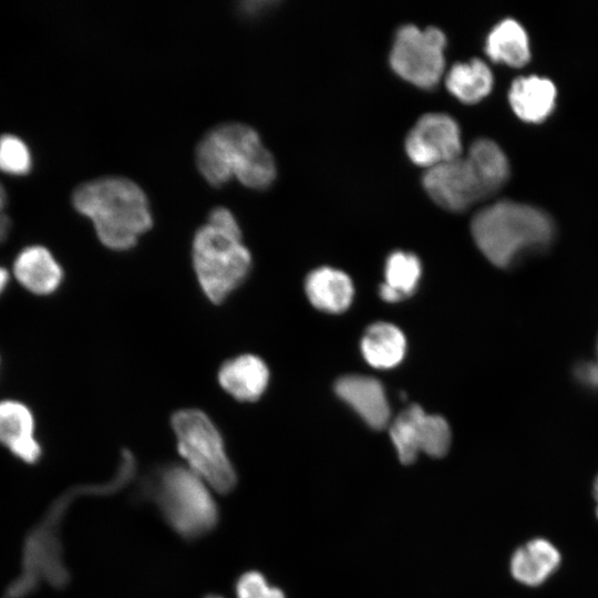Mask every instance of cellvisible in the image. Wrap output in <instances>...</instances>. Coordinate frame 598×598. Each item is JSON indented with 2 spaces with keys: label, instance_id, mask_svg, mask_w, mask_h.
<instances>
[{
  "label": "cell",
  "instance_id": "28",
  "mask_svg": "<svg viewBox=\"0 0 598 598\" xmlns=\"http://www.w3.org/2000/svg\"><path fill=\"white\" fill-rule=\"evenodd\" d=\"M7 200V194L3 185L0 183V212H2Z\"/></svg>",
  "mask_w": 598,
  "mask_h": 598
},
{
  "label": "cell",
  "instance_id": "5",
  "mask_svg": "<svg viewBox=\"0 0 598 598\" xmlns=\"http://www.w3.org/2000/svg\"><path fill=\"white\" fill-rule=\"evenodd\" d=\"M134 477L133 470L120 464L114 476L104 483L72 488L62 495L50 508L41 525L30 535L24 555L23 578H19L9 588L7 598H22L38 582L45 580L55 587L66 585L69 573L62 558L59 526L61 518L78 495H110L126 486Z\"/></svg>",
  "mask_w": 598,
  "mask_h": 598
},
{
  "label": "cell",
  "instance_id": "12",
  "mask_svg": "<svg viewBox=\"0 0 598 598\" xmlns=\"http://www.w3.org/2000/svg\"><path fill=\"white\" fill-rule=\"evenodd\" d=\"M34 429V416L28 405L18 400H0V443L29 464L39 461L42 454Z\"/></svg>",
  "mask_w": 598,
  "mask_h": 598
},
{
  "label": "cell",
  "instance_id": "19",
  "mask_svg": "<svg viewBox=\"0 0 598 598\" xmlns=\"http://www.w3.org/2000/svg\"><path fill=\"white\" fill-rule=\"evenodd\" d=\"M403 332L388 322L370 326L361 339V351L367 362L377 369H391L399 364L405 353Z\"/></svg>",
  "mask_w": 598,
  "mask_h": 598
},
{
  "label": "cell",
  "instance_id": "17",
  "mask_svg": "<svg viewBox=\"0 0 598 598\" xmlns=\"http://www.w3.org/2000/svg\"><path fill=\"white\" fill-rule=\"evenodd\" d=\"M508 99L519 118L538 123L554 110L556 87L548 79L536 75L523 76L513 82Z\"/></svg>",
  "mask_w": 598,
  "mask_h": 598
},
{
  "label": "cell",
  "instance_id": "24",
  "mask_svg": "<svg viewBox=\"0 0 598 598\" xmlns=\"http://www.w3.org/2000/svg\"><path fill=\"white\" fill-rule=\"evenodd\" d=\"M32 165L31 153L27 144L18 136H0V172L10 175H24Z\"/></svg>",
  "mask_w": 598,
  "mask_h": 598
},
{
  "label": "cell",
  "instance_id": "3",
  "mask_svg": "<svg viewBox=\"0 0 598 598\" xmlns=\"http://www.w3.org/2000/svg\"><path fill=\"white\" fill-rule=\"evenodd\" d=\"M196 162L213 186L236 177L244 186L264 189L276 178V165L258 133L241 123H227L209 131L199 142Z\"/></svg>",
  "mask_w": 598,
  "mask_h": 598
},
{
  "label": "cell",
  "instance_id": "22",
  "mask_svg": "<svg viewBox=\"0 0 598 598\" xmlns=\"http://www.w3.org/2000/svg\"><path fill=\"white\" fill-rule=\"evenodd\" d=\"M421 262L410 252L394 251L385 262V281L380 286V297L396 302L410 297L421 278Z\"/></svg>",
  "mask_w": 598,
  "mask_h": 598
},
{
  "label": "cell",
  "instance_id": "9",
  "mask_svg": "<svg viewBox=\"0 0 598 598\" xmlns=\"http://www.w3.org/2000/svg\"><path fill=\"white\" fill-rule=\"evenodd\" d=\"M390 437L403 464L413 463L419 453L441 457L448 451L451 430L445 419L426 414L412 404L398 415L390 427Z\"/></svg>",
  "mask_w": 598,
  "mask_h": 598
},
{
  "label": "cell",
  "instance_id": "31",
  "mask_svg": "<svg viewBox=\"0 0 598 598\" xmlns=\"http://www.w3.org/2000/svg\"><path fill=\"white\" fill-rule=\"evenodd\" d=\"M596 516L598 518V502H597V507H596Z\"/></svg>",
  "mask_w": 598,
  "mask_h": 598
},
{
  "label": "cell",
  "instance_id": "2",
  "mask_svg": "<svg viewBox=\"0 0 598 598\" xmlns=\"http://www.w3.org/2000/svg\"><path fill=\"white\" fill-rule=\"evenodd\" d=\"M192 262L203 293L215 305L224 302L249 276L251 254L226 207L210 210L207 223L195 233Z\"/></svg>",
  "mask_w": 598,
  "mask_h": 598
},
{
  "label": "cell",
  "instance_id": "6",
  "mask_svg": "<svg viewBox=\"0 0 598 598\" xmlns=\"http://www.w3.org/2000/svg\"><path fill=\"white\" fill-rule=\"evenodd\" d=\"M146 495L181 536L196 538L212 530L218 519L208 485L192 470L167 465L148 480Z\"/></svg>",
  "mask_w": 598,
  "mask_h": 598
},
{
  "label": "cell",
  "instance_id": "21",
  "mask_svg": "<svg viewBox=\"0 0 598 598\" xmlns=\"http://www.w3.org/2000/svg\"><path fill=\"white\" fill-rule=\"evenodd\" d=\"M447 90L464 103H476L492 90L493 74L480 59L455 63L445 80Z\"/></svg>",
  "mask_w": 598,
  "mask_h": 598
},
{
  "label": "cell",
  "instance_id": "18",
  "mask_svg": "<svg viewBox=\"0 0 598 598\" xmlns=\"http://www.w3.org/2000/svg\"><path fill=\"white\" fill-rule=\"evenodd\" d=\"M305 289L313 307L330 313L347 310L354 292L351 279L344 272L329 267L311 271L306 278Z\"/></svg>",
  "mask_w": 598,
  "mask_h": 598
},
{
  "label": "cell",
  "instance_id": "14",
  "mask_svg": "<svg viewBox=\"0 0 598 598\" xmlns=\"http://www.w3.org/2000/svg\"><path fill=\"white\" fill-rule=\"evenodd\" d=\"M217 379L235 400L255 402L267 390L270 372L261 358L246 353L226 360L218 369Z\"/></svg>",
  "mask_w": 598,
  "mask_h": 598
},
{
  "label": "cell",
  "instance_id": "10",
  "mask_svg": "<svg viewBox=\"0 0 598 598\" xmlns=\"http://www.w3.org/2000/svg\"><path fill=\"white\" fill-rule=\"evenodd\" d=\"M422 182L430 197L452 212H462L492 195L467 156L427 168Z\"/></svg>",
  "mask_w": 598,
  "mask_h": 598
},
{
  "label": "cell",
  "instance_id": "23",
  "mask_svg": "<svg viewBox=\"0 0 598 598\" xmlns=\"http://www.w3.org/2000/svg\"><path fill=\"white\" fill-rule=\"evenodd\" d=\"M466 156L476 167L492 194L508 179L507 157L495 142L487 138L476 140L470 146Z\"/></svg>",
  "mask_w": 598,
  "mask_h": 598
},
{
  "label": "cell",
  "instance_id": "20",
  "mask_svg": "<svg viewBox=\"0 0 598 598\" xmlns=\"http://www.w3.org/2000/svg\"><path fill=\"white\" fill-rule=\"evenodd\" d=\"M485 50L493 61L515 68L526 64L530 56L527 33L513 19H505L493 28Z\"/></svg>",
  "mask_w": 598,
  "mask_h": 598
},
{
  "label": "cell",
  "instance_id": "27",
  "mask_svg": "<svg viewBox=\"0 0 598 598\" xmlns=\"http://www.w3.org/2000/svg\"><path fill=\"white\" fill-rule=\"evenodd\" d=\"M9 280H10L9 271L4 267L0 266V296L6 290L9 283Z\"/></svg>",
  "mask_w": 598,
  "mask_h": 598
},
{
  "label": "cell",
  "instance_id": "7",
  "mask_svg": "<svg viewBox=\"0 0 598 598\" xmlns=\"http://www.w3.org/2000/svg\"><path fill=\"white\" fill-rule=\"evenodd\" d=\"M171 425L187 467L218 493L234 489L237 475L213 420L204 411L188 408L176 411Z\"/></svg>",
  "mask_w": 598,
  "mask_h": 598
},
{
  "label": "cell",
  "instance_id": "30",
  "mask_svg": "<svg viewBox=\"0 0 598 598\" xmlns=\"http://www.w3.org/2000/svg\"><path fill=\"white\" fill-rule=\"evenodd\" d=\"M206 598H221V597H219V596H208Z\"/></svg>",
  "mask_w": 598,
  "mask_h": 598
},
{
  "label": "cell",
  "instance_id": "1",
  "mask_svg": "<svg viewBox=\"0 0 598 598\" xmlns=\"http://www.w3.org/2000/svg\"><path fill=\"white\" fill-rule=\"evenodd\" d=\"M72 203L80 214L91 219L100 241L113 250L133 248L153 225L145 193L125 177L86 182L76 187Z\"/></svg>",
  "mask_w": 598,
  "mask_h": 598
},
{
  "label": "cell",
  "instance_id": "4",
  "mask_svg": "<svg viewBox=\"0 0 598 598\" xmlns=\"http://www.w3.org/2000/svg\"><path fill=\"white\" fill-rule=\"evenodd\" d=\"M471 231L483 255L505 268L524 254L547 247L554 237V224L538 208L499 200L474 216Z\"/></svg>",
  "mask_w": 598,
  "mask_h": 598
},
{
  "label": "cell",
  "instance_id": "13",
  "mask_svg": "<svg viewBox=\"0 0 598 598\" xmlns=\"http://www.w3.org/2000/svg\"><path fill=\"white\" fill-rule=\"evenodd\" d=\"M334 391L369 426L374 430L386 426L390 406L379 380L364 375H346L336 382Z\"/></svg>",
  "mask_w": 598,
  "mask_h": 598
},
{
  "label": "cell",
  "instance_id": "25",
  "mask_svg": "<svg viewBox=\"0 0 598 598\" xmlns=\"http://www.w3.org/2000/svg\"><path fill=\"white\" fill-rule=\"evenodd\" d=\"M237 598H286L277 587H271L258 571H248L236 584Z\"/></svg>",
  "mask_w": 598,
  "mask_h": 598
},
{
  "label": "cell",
  "instance_id": "29",
  "mask_svg": "<svg viewBox=\"0 0 598 598\" xmlns=\"http://www.w3.org/2000/svg\"><path fill=\"white\" fill-rule=\"evenodd\" d=\"M592 495L596 502H598V475L596 476L594 484H592Z\"/></svg>",
  "mask_w": 598,
  "mask_h": 598
},
{
  "label": "cell",
  "instance_id": "26",
  "mask_svg": "<svg viewBox=\"0 0 598 598\" xmlns=\"http://www.w3.org/2000/svg\"><path fill=\"white\" fill-rule=\"evenodd\" d=\"M10 228L11 221L9 217L3 212H0V244L6 240Z\"/></svg>",
  "mask_w": 598,
  "mask_h": 598
},
{
  "label": "cell",
  "instance_id": "16",
  "mask_svg": "<svg viewBox=\"0 0 598 598\" xmlns=\"http://www.w3.org/2000/svg\"><path fill=\"white\" fill-rule=\"evenodd\" d=\"M560 563L561 555L557 547L546 538L536 537L513 553L509 569L518 582L537 587L558 569Z\"/></svg>",
  "mask_w": 598,
  "mask_h": 598
},
{
  "label": "cell",
  "instance_id": "15",
  "mask_svg": "<svg viewBox=\"0 0 598 598\" xmlns=\"http://www.w3.org/2000/svg\"><path fill=\"white\" fill-rule=\"evenodd\" d=\"M16 280L29 292L49 296L55 292L64 277L63 269L51 251L40 245L23 248L13 261Z\"/></svg>",
  "mask_w": 598,
  "mask_h": 598
},
{
  "label": "cell",
  "instance_id": "8",
  "mask_svg": "<svg viewBox=\"0 0 598 598\" xmlns=\"http://www.w3.org/2000/svg\"><path fill=\"white\" fill-rule=\"evenodd\" d=\"M445 34L437 28L401 27L390 53L393 71L408 82L432 89L444 72Z\"/></svg>",
  "mask_w": 598,
  "mask_h": 598
},
{
  "label": "cell",
  "instance_id": "11",
  "mask_svg": "<svg viewBox=\"0 0 598 598\" xmlns=\"http://www.w3.org/2000/svg\"><path fill=\"white\" fill-rule=\"evenodd\" d=\"M405 151L413 163L426 169L461 156L457 123L444 113L421 116L405 138Z\"/></svg>",
  "mask_w": 598,
  "mask_h": 598
}]
</instances>
